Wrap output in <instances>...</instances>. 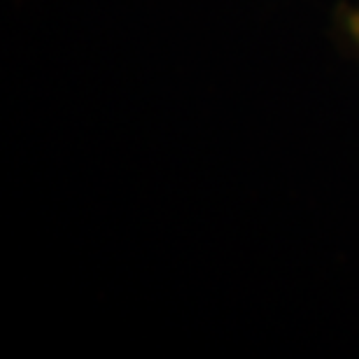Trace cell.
Wrapping results in <instances>:
<instances>
[{
	"mask_svg": "<svg viewBox=\"0 0 359 359\" xmlns=\"http://www.w3.org/2000/svg\"><path fill=\"white\" fill-rule=\"evenodd\" d=\"M346 26H348V35L357 42V47H359V10L348 12V17H346Z\"/></svg>",
	"mask_w": 359,
	"mask_h": 359,
	"instance_id": "1",
	"label": "cell"
}]
</instances>
